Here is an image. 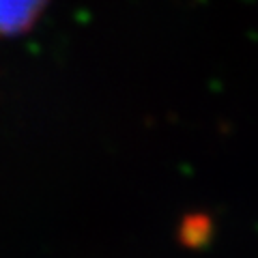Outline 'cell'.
I'll use <instances>...</instances> for the list:
<instances>
[{
  "mask_svg": "<svg viewBox=\"0 0 258 258\" xmlns=\"http://www.w3.org/2000/svg\"><path fill=\"white\" fill-rule=\"evenodd\" d=\"M47 0H0V39L28 32L41 18Z\"/></svg>",
  "mask_w": 258,
  "mask_h": 258,
  "instance_id": "obj_1",
  "label": "cell"
}]
</instances>
